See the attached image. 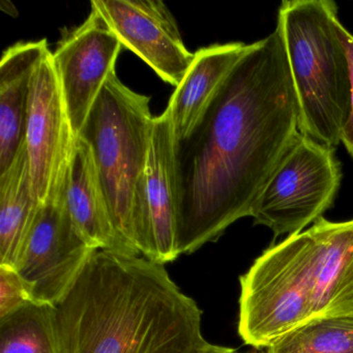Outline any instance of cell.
<instances>
[{"label": "cell", "instance_id": "obj_1", "mask_svg": "<svg viewBox=\"0 0 353 353\" xmlns=\"http://www.w3.org/2000/svg\"><path fill=\"white\" fill-rule=\"evenodd\" d=\"M299 133L296 94L276 28L250 44L193 129L175 140L179 256L251 216Z\"/></svg>", "mask_w": 353, "mask_h": 353}, {"label": "cell", "instance_id": "obj_2", "mask_svg": "<svg viewBox=\"0 0 353 353\" xmlns=\"http://www.w3.org/2000/svg\"><path fill=\"white\" fill-rule=\"evenodd\" d=\"M57 353H210L202 312L143 256L98 250L50 307Z\"/></svg>", "mask_w": 353, "mask_h": 353}, {"label": "cell", "instance_id": "obj_3", "mask_svg": "<svg viewBox=\"0 0 353 353\" xmlns=\"http://www.w3.org/2000/svg\"><path fill=\"white\" fill-rule=\"evenodd\" d=\"M332 0H291L279 8L280 32L299 106V131L330 148L350 113L346 51Z\"/></svg>", "mask_w": 353, "mask_h": 353}, {"label": "cell", "instance_id": "obj_4", "mask_svg": "<svg viewBox=\"0 0 353 353\" xmlns=\"http://www.w3.org/2000/svg\"><path fill=\"white\" fill-rule=\"evenodd\" d=\"M150 104L114 72L78 135L90 146L115 228L136 255V218L154 121Z\"/></svg>", "mask_w": 353, "mask_h": 353}, {"label": "cell", "instance_id": "obj_5", "mask_svg": "<svg viewBox=\"0 0 353 353\" xmlns=\"http://www.w3.org/2000/svg\"><path fill=\"white\" fill-rule=\"evenodd\" d=\"M315 261L309 228L268 248L239 278V334L245 345L263 350L317 317Z\"/></svg>", "mask_w": 353, "mask_h": 353}, {"label": "cell", "instance_id": "obj_6", "mask_svg": "<svg viewBox=\"0 0 353 353\" xmlns=\"http://www.w3.org/2000/svg\"><path fill=\"white\" fill-rule=\"evenodd\" d=\"M342 176L334 148L299 133L254 202L250 216L276 237L303 232L332 208Z\"/></svg>", "mask_w": 353, "mask_h": 353}, {"label": "cell", "instance_id": "obj_7", "mask_svg": "<svg viewBox=\"0 0 353 353\" xmlns=\"http://www.w3.org/2000/svg\"><path fill=\"white\" fill-rule=\"evenodd\" d=\"M65 183L41 203L14 265L36 305L59 303L98 251L84 241L70 216Z\"/></svg>", "mask_w": 353, "mask_h": 353}, {"label": "cell", "instance_id": "obj_8", "mask_svg": "<svg viewBox=\"0 0 353 353\" xmlns=\"http://www.w3.org/2000/svg\"><path fill=\"white\" fill-rule=\"evenodd\" d=\"M76 138L65 110L52 52L49 51L32 78L26 121L30 179L40 203L65 183Z\"/></svg>", "mask_w": 353, "mask_h": 353}, {"label": "cell", "instance_id": "obj_9", "mask_svg": "<svg viewBox=\"0 0 353 353\" xmlns=\"http://www.w3.org/2000/svg\"><path fill=\"white\" fill-rule=\"evenodd\" d=\"M175 137L170 110L154 117L148 162L136 218V248L146 259L165 265L176 248Z\"/></svg>", "mask_w": 353, "mask_h": 353}, {"label": "cell", "instance_id": "obj_10", "mask_svg": "<svg viewBox=\"0 0 353 353\" xmlns=\"http://www.w3.org/2000/svg\"><path fill=\"white\" fill-rule=\"evenodd\" d=\"M123 46L143 59L165 82L181 84L193 61L176 20L161 0H92Z\"/></svg>", "mask_w": 353, "mask_h": 353}, {"label": "cell", "instance_id": "obj_11", "mask_svg": "<svg viewBox=\"0 0 353 353\" xmlns=\"http://www.w3.org/2000/svg\"><path fill=\"white\" fill-rule=\"evenodd\" d=\"M121 44L94 9L52 52L70 123L76 137L103 86L115 72Z\"/></svg>", "mask_w": 353, "mask_h": 353}, {"label": "cell", "instance_id": "obj_12", "mask_svg": "<svg viewBox=\"0 0 353 353\" xmlns=\"http://www.w3.org/2000/svg\"><path fill=\"white\" fill-rule=\"evenodd\" d=\"M47 41L17 43L0 61V174L26 142L32 78L49 52Z\"/></svg>", "mask_w": 353, "mask_h": 353}, {"label": "cell", "instance_id": "obj_13", "mask_svg": "<svg viewBox=\"0 0 353 353\" xmlns=\"http://www.w3.org/2000/svg\"><path fill=\"white\" fill-rule=\"evenodd\" d=\"M65 197L76 228L90 247L134 254L115 228L90 146L80 137L68 168Z\"/></svg>", "mask_w": 353, "mask_h": 353}, {"label": "cell", "instance_id": "obj_14", "mask_svg": "<svg viewBox=\"0 0 353 353\" xmlns=\"http://www.w3.org/2000/svg\"><path fill=\"white\" fill-rule=\"evenodd\" d=\"M315 239L317 317L353 314V220L311 226Z\"/></svg>", "mask_w": 353, "mask_h": 353}, {"label": "cell", "instance_id": "obj_15", "mask_svg": "<svg viewBox=\"0 0 353 353\" xmlns=\"http://www.w3.org/2000/svg\"><path fill=\"white\" fill-rule=\"evenodd\" d=\"M249 48L250 44L234 42L204 47L194 53L193 61L167 107L175 140L185 137L193 129L219 86Z\"/></svg>", "mask_w": 353, "mask_h": 353}, {"label": "cell", "instance_id": "obj_16", "mask_svg": "<svg viewBox=\"0 0 353 353\" xmlns=\"http://www.w3.org/2000/svg\"><path fill=\"white\" fill-rule=\"evenodd\" d=\"M40 205L24 142L11 166L0 174V265L14 268Z\"/></svg>", "mask_w": 353, "mask_h": 353}, {"label": "cell", "instance_id": "obj_17", "mask_svg": "<svg viewBox=\"0 0 353 353\" xmlns=\"http://www.w3.org/2000/svg\"><path fill=\"white\" fill-rule=\"evenodd\" d=\"M259 353H353V314L313 318Z\"/></svg>", "mask_w": 353, "mask_h": 353}, {"label": "cell", "instance_id": "obj_18", "mask_svg": "<svg viewBox=\"0 0 353 353\" xmlns=\"http://www.w3.org/2000/svg\"><path fill=\"white\" fill-rule=\"evenodd\" d=\"M0 353H57L50 305L30 303L1 318Z\"/></svg>", "mask_w": 353, "mask_h": 353}, {"label": "cell", "instance_id": "obj_19", "mask_svg": "<svg viewBox=\"0 0 353 353\" xmlns=\"http://www.w3.org/2000/svg\"><path fill=\"white\" fill-rule=\"evenodd\" d=\"M30 303H34L15 268L0 265V319Z\"/></svg>", "mask_w": 353, "mask_h": 353}, {"label": "cell", "instance_id": "obj_20", "mask_svg": "<svg viewBox=\"0 0 353 353\" xmlns=\"http://www.w3.org/2000/svg\"><path fill=\"white\" fill-rule=\"evenodd\" d=\"M339 36L346 51L348 61L349 80H350V113L343 129L341 143L344 144L347 152L353 157V36L342 26L340 21L336 24Z\"/></svg>", "mask_w": 353, "mask_h": 353}, {"label": "cell", "instance_id": "obj_21", "mask_svg": "<svg viewBox=\"0 0 353 353\" xmlns=\"http://www.w3.org/2000/svg\"><path fill=\"white\" fill-rule=\"evenodd\" d=\"M210 353H239L234 349L227 348V347L218 346L216 345L214 349Z\"/></svg>", "mask_w": 353, "mask_h": 353}]
</instances>
